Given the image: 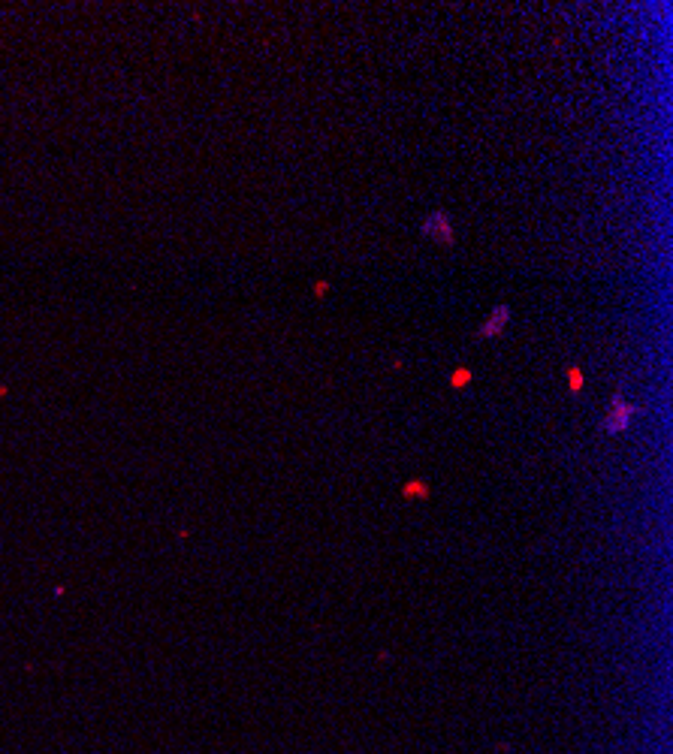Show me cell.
Returning <instances> with one entry per match:
<instances>
[{"mask_svg":"<svg viewBox=\"0 0 673 754\" xmlns=\"http://www.w3.org/2000/svg\"><path fill=\"white\" fill-rule=\"evenodd\" d=\"M420 233H423L429 241L441 245V248H453V241H456L453 217H450L447 211H444V209H435L432 214H426V221L420 224Z\"/></svg>","mask_w":673,"mask_h":754,"instance_id":"cell-1","label":"cell"},{"mask_svg":"<svg viewBox=\"0 0 673 754\" xmlns=\"http://www.w3.org/2000/svg\"><path fill=\"white\" fill-rule=\"evenodd\" d=\"M511 314H513V311H511V305H495L492 314L477 326V338H480V341L499 338L501 332L507 329V323H511Z\"/></svg>","mask_w":673,"mask_h":754,"instance_id":"cell-2","label":"cell"},{"mask_svg":"<svg viewBox=\"0 0 673 754\" xmlns=\"http://www.w3.org/2000/svg\"><path fill=\"white\" fill-rule=\"evenodd\" d=\"M634 414H637V404L625 402L622 395H613V407H610V414L604 417V429L607 431H622V429L631 423Z\"/></svg>","mask_w":673,"mask_h":754,"instance_id":"cell-3","label":"cell"},{"mask_svg":"<svg viewBox=\"0 0 673 754\" xmlns=\"http://www.w3.org/2000/svg\"><path fill=\"white\" fill-rule=\"evenodd\" d=\"M468 383H471V368L459 365V368H456V372L450 375V387H453V389H462V387H468Z\"/></svg>","mask_w":673,"mask_h":754,"instance_id":"cell-4","label":"cell"},{"mask_svg":"<svg viewBox=\"0 0 673 754\" xmlns=\"http://www.w3.org/2000/svg\"><path fill=\"white\" fill-rule=\"evenodd\" d=\"M568 387H570V392H580L583 389V368H577V365L568 368Z\"/></svg>","mask_w":673,"mask_h":754,"instance_id":"cell-5","label":"cell"},{"mask_svg":"<svg viewBox=\"0 0 673 754\" xmlns=\"http://www.w3.org/2000/svg\"><path fill=\"white\" fill-rule=\"evenodd\" d=\"M311 293L317 299H323L326 293H329V281H314V287H311Z\"/></svg>","mask_w":673,"mask_h":754,"instance_id":"cell-6","label":"cell"},{"mask_svg":"<svg viewBox=\"0 0 673 754\" xmlns=\"http://www.w3.org/2000/svg\"><path fill=\"white\" fill-rule=\"evenodd\" d=\"M408 495H423V486L420 483H411L408 486Z\"/></svg>","mask_w":673,"mask_h":754,"instance_id":"cell-7","label":"cell"}]
</instances>
